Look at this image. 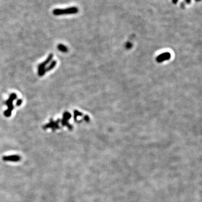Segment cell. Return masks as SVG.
Instances as JSON below:
<instances>
[{
    "mask_svg": "<svg viewBox=\"0 0 202 202\" xmlns=\"http://www.w3.org/2000/svg\"><path fill=\"white\" fill-rule=\"evenodd\" d=\"M79 12V9L77 7L72 6L66 9H55L52 11V13L56 16L64 15L75 14Z\"/></svg>",
    "mask_w": 202,
    "mask_h": 202,
    "instance_id": "6da1fadb",
    "label": "cell"
},
{
    "mask_svg": "<svg viewBox=\"0 0 202 202\" xmlns=\"http://www.w3.org/2000/svg\"><path fill=\"white\" fill-rule=\"evenodd\" d=\"M17 98V96L16 93H11L10 96L9 98L5 102V104L8 107V109L4 112V115L7 117H10L11 115V112L14 110V107L13 105V101L16 99Z\"/></svg>",
    "mask_w": 202,
    "mask_h": 202,
    "instance_id": "7a4b0ae2",
    "label": "cell"
},
{
    "mask_svg": "<svg viewBox=\"0 0 202 202\" xmlns=\"http://www.w3.org/2000/svg\"><path fill=\"white\" fill-rule=\"evenodd\" d=\"M52 58H53V55L52 53H50L48 56L47 59L46 60V61H44V62H43L42 63L40 64V65H38V74L39 76H42L45 74V73L46 72V65L50 63V61H51V60L52 59Z\"/></svg>",
    "mask_w": 202,
    "mask_h": 202,
    "instance_id": "3957f363",
    "label": "cell"
},
{
    "mask_svg": "<svg viewBox=\"0 0 202 202\" xmlns=\"http://www.w3.org/2000/svg\"><path fill=\"white\" fill-rule=\"evenodd\" d=\"M71 115L69 112H65L63 114V119L61 120V124L63 126H67L70 130H72V126L69 123V120L71 119Z\"/></svg>",
    "mask_w": 202,
    "mask_h": 202,
    "instance_id": "277c9868",
    "label": "cell"
},
{
    "mask_svg": "<svg viewBox=\"0 0 202 202\" xmlns=\"http://www.w3.org/2000/svg\"><path fill=\"white\" fill-rule=\"evenodd\" d=\"M60 121V119H58L56 121H53V120L51 119H50V122L46 124V125H44L43 127V129L46 130L47 129H48V128H51L52 129L53 131H56V130L60 129V126H59V122Z\"/></svg>",
    "mask_w": 202,
    "mask_h": 202,
    "instance_id": "5b68a950",
    "label": "cell"
},
{
    "mask_svg": "<svg viewBox=\"0 0 202 202\" xmlns=\"http://www.w3.org/2000/svg\"><path fill=\"white\" fill-rule=\"evenodd\" d=\"M3 161L8 162H19L21 160V157L19 155H10V156H6L2 157Z\"/></svg>",
    "mask_w": 202,
    "mask_h": 202,
    "instance_id": "8992f818",
    "label": "cell"
},
{
    "mask_svg": "<svg viewBox=\"0 0 202 202\" xmlns=\"http://www.w3.org/2000/svg\"><path fill=\"white\" fill-rule=\"evenodd\" d=\"M171 57L170 54L169 53H164L160 55L158 57H157V61L159 63L164 61L165 60H169Z\"/></svg>",
    "mask_w": 202,
    "mask_h": 202,
    "instance_id": "52a82bcc",
    "label": "cell"
},
{
    "mask_svg": "<svg viewBox=\"0 0 202 202\" xmlns=\"http://www.w3.org/2000/svg\"><path fill=\"white\" fill-rule=\"evenodd\" d=\"M57 49L62 52H67L68 51V48L63 44H58Z\"/></svg>",
    "mask_w": 202,
    "mask_h": 202,
    "instance_id": "ba28073f",
    "label": "cell"
},
{
    "mask_svg": "<svg viewBox=\"0 0 202 202\" xmlns=\"http://www.w3.org/2000/svg\"><path fill=\"white\" fill-rule=\"evenodd\" d=\"M56 64H57L56 61L54 60V61H52L51 63H50V64H49V65L48 66V68H46V71H48L51 70H52L56 66Z\"/></svg>",
    "mask_w": 202,
    "mask_h": 202,
    "instance_id": "9c48e42d",
    "label": "cell"
},
{
    "mask_svg": "<svg viewBox=\"0 0 202 202\" xmlns=\"http://www.w3.org/2000/svg\"><path fill=\"white\" fill-rule=\"evenodd\" d=\"M74 120H75L76 122L77 121V116H82L83 115L82 113H81V112H79L78 111H77V110H75L74 112Z\"/></svg>",
    "mask_w": 202,
    "mask_h": 202,
    "instance_id": "30bf717a",
    "label": "cell"
},
{
    "mask_svg": "<svg viewBox=\"0 0 202 202\" xmlns=\"http://www.w3.org/2000/svg\"><path fill=\"white\" fill-rule=\"evenodd\" d=\"M22 102H23V100L22 99H18V100H17V102H16V106H20L21 105V103H22Z\"/></svg>",
    "mask_w": 202,
    "mask_h": 202,
    "instance_id": "8fae6325",
    "label": "cell"
},
{
    "mask_svg": "<svg viewBox=\"0 0 202 202\" xmlns=\"http://www.w3.org/2000/svg\"><path fill=\"white\" fill-rule=\"evenodd\" d=\"M84 119L85 121H87V122H89V117H88V116L87 115L84 116Z\"/></svg>",
    "mask_w": 202,
    "mask_h": 202,
    "instance_id": "7c38bea8",
    "label": "cell"
},
{
    "mask_svg": "<svg viewBox=\"0 0 202 202\" xmlns=\"http://www.w3.org/2000/svg\"><path fill=\"white\" fill-rule=\"evenodd\" d=\"M173 1H174V2H176L177 1V0H173Z\"/></svg>",
    "mask_w": 202,
    "mask_h": 202,
    "instance_id": "4fadbf2b",
    "label": "cell"
}]
</instances>
